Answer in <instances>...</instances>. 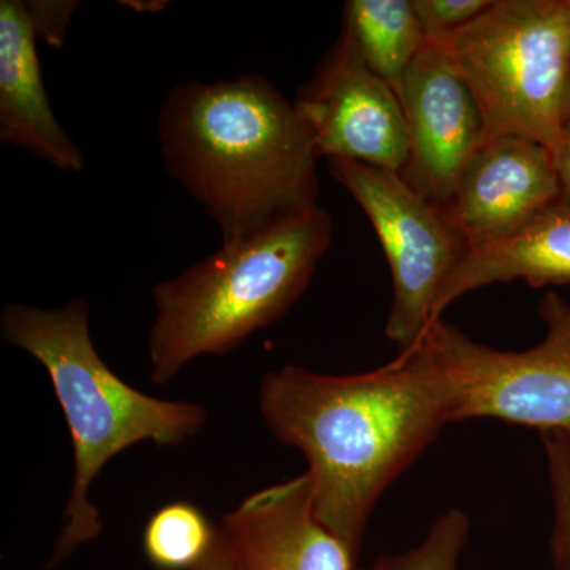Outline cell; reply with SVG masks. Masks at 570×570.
I'll return each instance as SVG.
<instances>
[{"label":"cell","instance_id":"cell-6","mask_svg":"<svg viewBox=\"0 0 570 570\" xmlns=\"http://www.w3.org/2000/svg\"><path fill=\"white\" fill-rule=\"evenodd\" d=\"M538 313L546 336L527 351L475 343L442 317L428 326L448 381L452 423L497 419L570 436V305L547 292Z\"/></svg>","mask_w":570,"mask_h":570},{"label":"cell","instance_id":"cell-13","mask_svg":"<svg viewBox=\"0 0 570 570\" xmlns=\"http://www.w3.org/2000/svg\"><path fill=\"white\" fill-rule=\"evenodd\" d=\"M515 279L534 288L570 287V202L564 197L508 238L469 250L438 296L434 321L469 292Z\"/></svg>","mask_w":570,"mask_h":570},{"label":"cell","instance_id":"cell-21","mask_svg":"<svg viewBox=\"0 0 570 570\" xmlns=\"http://www.w3.org/2000/svg\"><path fill=\"white\" fill-rule=\"evenodd\" d=\"M195 570H232L230 553H228L227 543H225L224 535L220 534L219 527H217V539L212 553Z\"/></svg>","mask_w":570,"mask_h":570},{"label":"cell","instance_id":"cell-14","mask_svg":"<svg viewBox=\"0 0 570 570\" xmlns=\"http://www.w3.org/2000/svg\"><path fill=\"white\" fill-rule=\"evenodd\" d=\"M343 32L363 62L396 94L428 41L412 0H348Z\"/></svg>","mask_w":570,"mask_h":570},{"label":"cell","instance_id":"cell-15","mask_svg":"<svg viewBox=\"0 0 570 570\" xmlns=\"http://www.w3.org/2000/svg\"><path fill=\"white\" fill-rule=\"evenodd\" d=\"M217 527L193 502L164 505L146 523L142 550L159 570H195L212 553Z\"/></svg>","mask_w":570,"mask_h":570},{"label":"cell","instance_id":"cell-4","mask_svg":"<svg viewBox=\"0 0 570 570\" xmlns=\"http://www.w3.org/2000/svg\"><path fill=\"white\" fill-rule=\"evenodd\" d=\"M333 220L318 205L264 227L153 287L148 354L154 384L206 355H224L275 325L302 298L330 249Z\"/></svg>","mask_w":570,"mask_h":570},{"label":"cell","instance_id":"cell-17","mask_svg":"<svg viewBox=\"0 0 570 570\" xmlns=\"http://www.w3.org/2000/svg\"><path fill=\"white\" fill-rule=\"evenodd\" d=\"M547 455L553 527L550 551L554 568L570 560V436L562 433H542Z\"/></svg>","mask_w":570,"mask_h":570},{"label":"cell","instance_id":"cell-23","mask_svg":"<svg viewBox=\"0 0 570 570\" xmlns=\"http://www.w3.org/2000/svg\"><path fill=\"white\" fill-rule=\"evenodd\" d=\"M557 570H570V560L569 561H566V562H562L561 566H558V568H554Z\"/></svg>","mask_w":570,"mask_h":570},{"label":"cell","instance_id":"cell-18","mask_svg":"<svg viewBox=\"0 0 570 570\" xmlns=\"http://www.w3.org/2000/svg\"><path fill=\"white\" fill-rule=\"evenodd\" d=\"M493 0H412L426 40L460 31L489 10Z\"/></svg>","mask_w":570,"mask_h":570},{"label":"cell","instance_id":"cell-20","mask_svg":"<svg viewBox=\"0 0 570 570\" xmlns=\"http://www.w3.org/2000/svg\"><path fill=\"white\" fill-rule=\"evenodd\" d=\"M551 156H553L554 170L560 179L561 197L570 202V119H566L560 142Z\"/></svg>","mask_w":570,"mask_h":570},{"label":"cell","instance_id":"cell-2","mask_svg":"<svg viewBox=\"0 0 570 570\" xmlns=\"http://www.w3.org/2000/svg\"><path fill=\"white\" fill-rule=\"evenodd\" d=\"M167 174L234 243L281 214L317 205L314 135L262 75L176 85L157 122Z\"/></svg>","mask_w":570,"mask_h":570},{"label":"cell","instance_id":"cell-7","mask_svg":"<svg viewBox=\"0 0 570 570\" xmlns=\"http://www.w3.org/2000/svg\"><path fill=\"white\" fill-rule=\"evenodd\" d=\"M328 164L376 230L393 277L385 333L400 352L407 351L433 324L438 296L471 247L448 212L400 174L346 159Z\"/></svg>","mask_w":570,"mask_h":570},{"label":"cell","instance_id":"cell-1","mask_svg":"<svg viewBox=\"0 0 570 570\" xmlns=\"http://www.w3.org/2000/svg\"><path fill=\"white\" fill-rule=\"evenodd\" d=\"M273 436L307 461L314 513L358 561L379 499L452 423L444 371L425 335L367 373L284 365L258 385Z\"/></svg>","mask_w":570,"mask_h":570},{"label":"cell","instance_id":"cell-12","mask_svg":"<svg viewBox=\"0 0 570 570\" xmlns=\"http://www.w3.org/2000/svg\"><path fill=\"white\" fill-rule=\"evenodd\" d=\"M0 141L67 174L85 170L80 146L52 111L36 31L21 0L0 2Z\"/></svg>","mask_w":570,"mask_h":570},{"label":"cell","instance_id":"cell-3","mask_svg":"<svg viewBox=\"0 0 570 570\" xmlns=\"http://www.w3.org/2000/svg\"><path fill=\"white\" fill-rule=\"evenodd\" d=\"M0 335L47 370L71 434L73 480L61 535L48 562L56 568L102 532L99 509L89 501L102 469L140 442L184 444L204 430L208 412L193 401L146 395L112 373L94 346L86 299H70L58 309L9 303Z\"/></svg>","mask_w":570,"mask_h":570},{"label":"cell","instance_id":"cell-11","mask_svg":"<svg viewBox=\"0 0 570 570\" xmlns=\"http://www.w3.org/2000/svg\"><path fill=\"white\" fill-rule=\"evenodd\" d=\"M232 570H354L352 551L314 513L307 474L247 497L224 517Z\"/></svg>","mask_w":570,"mask_h":570},{"label":"cell","instance_id":"cell-8","mask_svg":"<svg viewBox=\"0 0 570 570\" xmlns=\"http://www.w3.org/2000/svg\"><path fill=\"white\" fill-rule=\"evenodd\" d=\"M295 105L314 135L318 156L403 174L409 135L400 97L363 62L343 31L299 89Z\"/></svg>","mask_w":570,"mask_h":570},{"label":"cell","instance_id":"cell-16","mask_svg":"<svg viewBox=\"0 0 570 570\" xmlns=\"http://www.w3.org/2000/svg\"><path fill=\"white\" fill-rule=\"evenodd\" d=\"M471 532L463 510L449 509L439 515L419 546L404 553L381 554L367 566L354 570H460L461 551Z\"/></svg>","mask_w":570,"mask_h":570},{"label":"cell","instance_id":"cell-9","mask_svg":"<svg viewBox=\"0 0 570 570\" xmlns=\"http://www.w3.org/2000/svg\"><path fill=\"white\" fill-rule=\"evenodd\" d=\"M397 97L409 135L401 176L445 209L464 168L485 145L482 110L448 52L431 40L409 67Z\"/></svg>","mask_w":570,"mask_h":570},{"label":"cell","instance_id":"cell-19","mask_svg":"<svg viewBox=\"0 0 570 570\" xmlns=\"http://www.w3.org/2000/svg\"><path fill=\"white\" fill-rule=\"evenodd\" d=\"M26 7H28L37 40H45L50 47H62L78 2L33 0V2H26Z\"/></svg>","mask_w":570,"mask_h":570},{"label":"cell","instance_id":"cell-5","mask_svg":"<svg viewBox=\"0 0 570 570\" xmlns=\"http://www.w3.org/2000/svg\"><path fill=\"white\" fill-rule=\"evenodd\" d=\"M474 94L487 140L560 142L570 80V0H493L460 31L434 39Z\"/></svg>","mask_w":570,"mask_h":570},{"label":"cell","instance_id":"cell-10","mask_svg":"<svg viewBox=\"0 0 570 570\" xmlns=\"http://www.w3.org/2000/svg\"><path fill=\"white\" fill-rule=\"evenodd\" d=\"M560 197L549 149L531 138L504 135L475 153L445 212L469 247L478 249L515 234Z\"/></svg>","mask_w":570,"mask_h":570},{"label":"cell","instance_id":"cell-22","mask_svg":"<svg viewBox=\"0 0 570 570\" xmlns=\"http://www.w3.org/2000/svg\"><path fill=\"white\" fill-rule=\"evenodd\" d=\"M564 119H570V80H569V86H568V92H566Z\"/></svg>","mask_w":570,"mask_h":570}]
</instances>
